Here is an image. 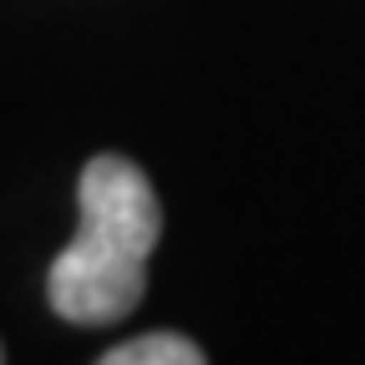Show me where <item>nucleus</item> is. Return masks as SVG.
Here are the masks:
<instances>
[{
	"label": "nucleus",
	"instance_id": "nucleus-1",
	"mask_svg": "<svg viewBox=\"0 0 365 365\" xmlns=\"http://www.w3.org/2000/svg\"><path fill=\"white\" fill-rule=\"evenodd\" d=\"M81 228L46 274V299L71 325H117L148 289V259L163 239V208L132 158L102 153L81 168Z\"/></svg>",
	"mask_w": 365,
	"mask_h": 365
},
{
	"label": "nucleus",
	"instance_id": "nucleus-2",
	"mask_svg": "<svg viewBox=\"0 0 365 365\" xmlns=\"http://www.w3.org/2000/svg\"><path fill=\"white\" fill-rule=\"evenodd\" d=\"M97 365H208V360H203V350L188 335L158 330V335H137V340L107 350Z\"/></svg>",
	"mask_w": 365,
	"mask_h": 365
},
{
	"label": "nucleus",
	"instance_id": "nucleus-3",
	"mask_svg": "<svg viewBox=\"0 0 365 365\" xmlns=\"http://www.w3.org/2000/svg\"><path fill=\"white\" fill-rule=\"evenodd\" d=\"M0 365H6V350H0Z\"/></svg>",
	"mask_w": 365,
	"mask_h": 365
}]
</instances>
